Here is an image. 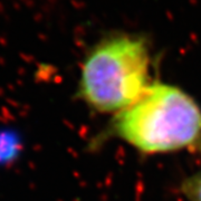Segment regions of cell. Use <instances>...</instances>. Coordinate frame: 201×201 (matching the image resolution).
Returning <instances> with one entry per match:
<instances>
[{
	"label": "cell",
	"mask_w": 201,
	"mask_h": 201,
	"mask_svg": "<svg viewBox=\"0 0 201 201\" xmlns=\"http://www.w3.org/2000/svg\"><path fill=\"white\" fill-rule=\"evenodd\" d=\"M112 132L137 150L163 153L201 144V108L182 90L150 84L132 105L119 112Z\"/></svg>",
	"instance_id": "cell-1"
},
{
	"label": "cell",
	"mask_w": 201,
	"mask_h": 201,
	"mask_svg": "<svg viewBox=\"0 0 201 201\" xmlns=\"http://www.w3.org/2000/svg\"><path fill=\"white\" fill-rule=\"evenodd\" d=\"M149 67L150 53L143 38L132 35L104 38L83 63L80 97L98 112L119 113L150 85Z\"/></svg>",
	"instance_id": "cell-2"
},
{
	"label": "cell",
	"mask_w": 201,
	"mask_h": 201,
	"mask_svg": "<svg viewBox=\"0 0 201 201\" xmlns=\"http://www.w3.org/2000/svg\"><path fill=\"white\" fill-rule=\"evenodd\" d=\"M181 190L190 201H201V171L186 179Z\"/></svg>",
	"instance_id": "cell-3"
}]
</instances>
